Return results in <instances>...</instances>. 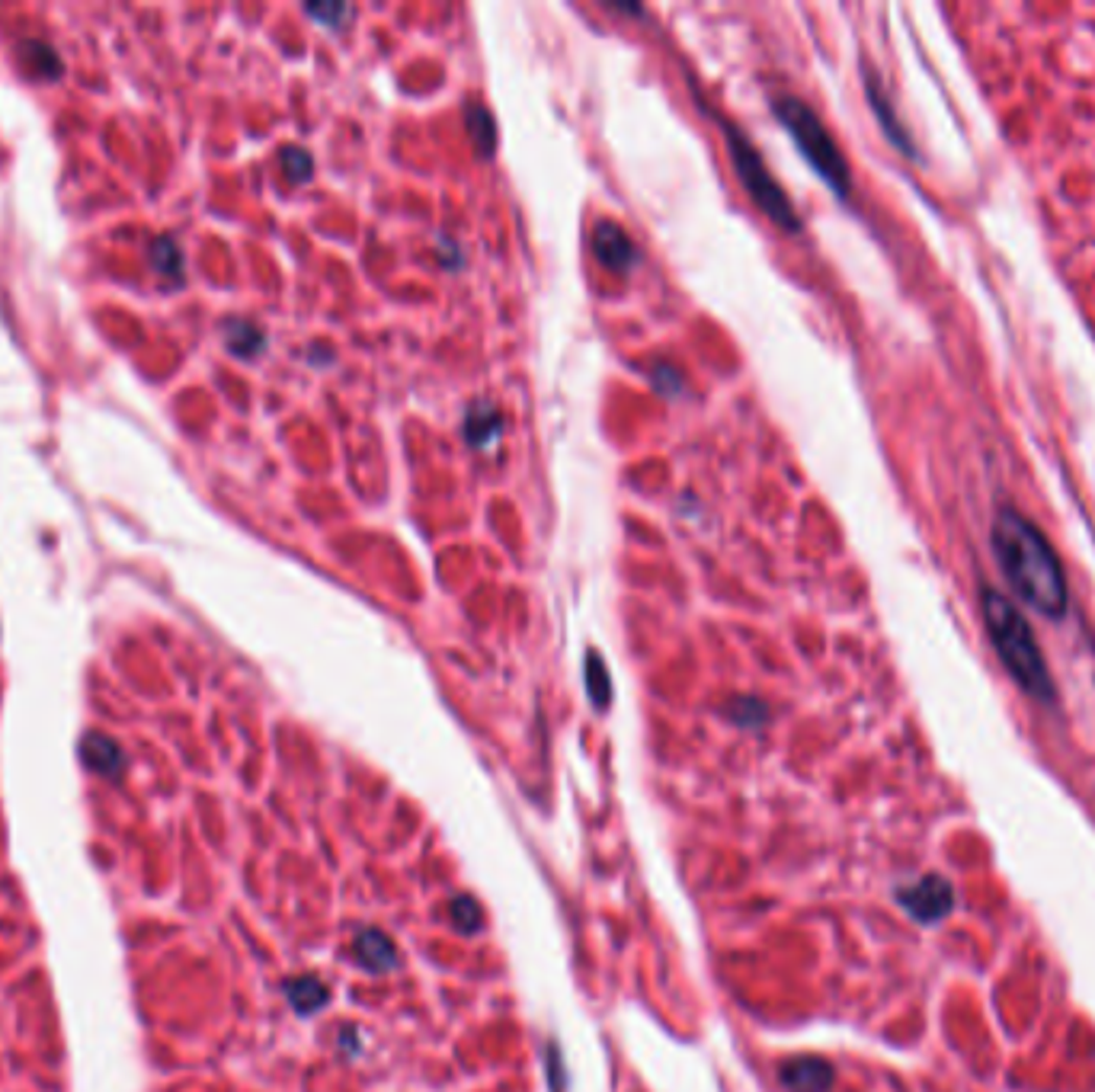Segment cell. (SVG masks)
Segmentation results:
<instances>
[{"mask_svg": "<svg viewBox=\"0 0 1095 1092\" xmlns=\"http://www.w3.org/2000/svg\"><path fill=\"white\" fill-rule=\"evenodd\" d=\"M26 59L36 62V71H39V74H59V71H62V62H59L55 55H51V48H45V45H39V42H29V45H26Z\"/></svg>", "mask_w": 1095, "mask_h": 1092, "instance_id": "cell-16", "label": "cell"}, {"mask_svg": "<svg viewBox=\"0 0 1095 1092\" xmlns=\"http://www.w3.org/2000/svg\"><path fill=\"white\" fill-rule=\"evenodd\" d=\"M897 901L904 904V910L919 919V923H938L945 919L955 907V891L952 884L945 878L938 874H926L919 878L916 884H910V888H904L897 894Z\"/></svg>", "mask_w": 1095, "mask_h": 1092, "instance_id": "cell-5", "label": "cell"}, {"mask_svg": "<svg viewBox=\"0 0 1095 1092\" xmlns=\"http://www.w3.org/2000/svg\"><path fill=\"white\" fill-rule=\"evenodd\" d=\"M865 90H868V103H871V110H874V116L881 119V129L884 132H888V138L907 154V158H916V147H913V141H910V135L904 132V126H900V119H897V113L891 110V99H888V93H884L881 90V84H877V77L874 74H868L865 77Z\"/></svg>", "mask_w": 1095, "mask_h": 1092, "instance_id": "cell-8", "label": "cell"}, {"mask_svg": "<svg viewBox=\"0 0 1095 1092\" xmlns=\"http://www.w3.org/2000/svg\"><path fill=\"white\" fill-rule=\"evenodd\" d=\"M304 10L330 29H343V23L352 17V7H343V4H307Z\"/></svg>", "mask_w": 1095, "mask_h": 1092, "instance_id": "cell-14", "label": "cell"}, {"mask_svg": "<svg viewBox=\"0 0 1095 1092\" xmlns=\"http://www.w3.org/2000/svg\"><path fill=\"white\" fill-rule=\"evenodd\" d=\"M785 1083L795 1092H823L832 1083V1070L823 1061H798L785 1070Z\"/></svg>", "mask_w": 1095, "mask_h": 1092, "instance_id": "cell-9", "label": "cell"}, {"mask_svg": "<svg viewBox=\"0 0 1095 1092\" xmlns=\"http://www.w3.org/2000/svg\"><path fill=\"white\" fill-rule=\"evenodd\" d=\"M228 343H231V349L237 352V356H253V352H259V349H264V334H259L253 324H247V321H231L228 324Z\"/></svg>", "mask_w": 1095, "mask_h": 1092, "instance_id": "cell-11", "label": "cell"}, {"mask_svg": "<svg viewBox=\"0 0 1095 1092\" xmlns=\"http://www.w3.org/2000/svg\"><path fill=\"white\" fill-rule=\"evenodd\" d=\"M651 382L657 385L660 394H676L683 388V376L676 366H669V362H657V366L651 369Z\"/></svg>", "mask_w": 1095, "mask_h": 1092, "instance_id": "cell-15", "label": "cell"}, {"mask_svg": "<svg viewBox=\"0 0 1095 1092\" xmlns=\"http://www.w3.org/2000/svg\"><path fill=\"white\" fill-rule=\"evenodd\" d=\"M593 253H596L599 264L606 270H612V273H624V270H632L638 264L635 241L624 234L615 222H599L593 228Z\"/></svg>", "mask_w": 1095, "mask_h": 1092, "instance_id": "cell-6", "label": "cell"}, {"mask_svg": "<svg viewBox=\"0 0 1095 1092\" xmlns=\"http://www.w3.org/2000/svg\"><path fill=\"white\" fill-rule=\"evenodd\" d=\"M772 113L778 116L781 126H785V132L792 135V141L804 154V161L820 174V180L840 199H846L849 186H852L849 164L843 158L840 144L832 141V135L820 122V116L798 96H775L772 99Z\"/></svg>", "mask_w": 1095, "mask_h": 1092, "instance_id": "cell-3", "label": "cell"}, {"mask_svg": "<svg viewBox=\"0 0 1095 1092\" xmlns=\"http://www.w3.org/2000/svg\"><path fill=\"white\" fill-rule=\"evenodd\" d=\"M587 676H590V689H593V699H596V702H606V699H609V676H606V666H602V660H599L596 654L590 657Z\"/></svg>", "mask_w": 1095, "mask_h": 1092, "instance_id": "cell-17", "label": "cell"}, {"mask_svg": "<svg viewBox=\"0 0 1095 1092\" xmlns=\"http://www.w3.org/2000/svg\"><path fill=\"white\" fill-rule=\"evenodd\" d=\"M980 606H983V625L989 632V641H994L1003 666L1019 683V689L1028 692L1034 702H1045V705L1054 702L1057 692H1054L1051 669L1045 663V654H1041V647H1037L1031 625L1016 609V602L997 590H983Z\"/></svg>", "mask_w": 1095, "mask_h": 1092, "instance_id": "cell-2", "label": "cell"}, {"mask_svg": "<svg viewBox=\"0 0 1095 1092\" xmlns=\"http://www.w3.org/2000/svg\"><path fill=\"white\" fill-rule=\"evenodd\" d=\"M467 132H472V141H475L481 158H491L494 147H497V122H494L491 110L481 107V103H472V107H467Z\"/></svg>", "mask_w": 1095, "mask_h": 1092, "instance_id": "cell-10", "label": "cell"}, {"mask_svg": "<svg viewBox=\"0 0 1095 1092\" xmlns=\"http://www.w3.org/2000/svg\"><path fill=\"white\" fill-rule=\"evenodd\" d=\"M724 138H727V151H730V161H734V170H737L740 183L747 186V192L753 196V202L762 209V215L792 234L801 231V219L795 212L789 192L781 189L778 180L769 174L766 161L759 158V151L744 138V132L737 126H730V122H724Z\"/></svg>", "mask_w": 1095, "mask_h": 1092, "instance_id": "cell-4", "label": "cell"}, {"mask_svg": "<svg viewBox=\"0 0 1095 1092\" xmlns=\"http://www.w3.org/2000/svg\"><path fill=\"white\" fill-rule=\"evenodd\" d=\"M84 759H87L93 769H99V772H116V766H119V750H116L110 741L90 737V741L84 744Z\"/></svg>", "mask_w": 1095, "mask_h": 1092, "instance_id": "cell-12", "label": "cell"}, {"mask_svg": "<svg viewBox=\"0 0 1095 1092\" xmlns=\"http://www.w3.org/2000/svg\"><path fill=\"white\" fill-rule=\"evenodd\" d=\"M994 539L997 561L1003 567V577L1009 587L1041 615L1048 618H1064L1070 609V593H1067V577L1054 545L1045 539L1031 519L1016 513L1012 506H1003L994 516Z\"/></svg>", "mask_w": 1095, "mask_h": 1092, "instance_id": "cell-1", "label": "cell"}, {"mask_svg": "<svg viewBox=\"0 0 1095 1092\" xmlns=\"http://www.w3.org/2000/svg\"><path fill=\"white\" fill-rule=\"evenodd\" d=\"M500 433H503V413H500L497 404L475 401L472 407H467V413H464V439H467V446L487 452V449H494L500 442Z\"/></svg>", "mask_w": 1095, "mask_h": 1092, "instance_id": "cell-7", "label": "cell"}, {"mask_svg": "<svg viewBox=\"0 0 1095 1092\" xmlns=\"http://www.w3.org/2000/svg\"><path fill=\"white\" fill-rule=\"evenodd\" d=\"M282 170H286L289 180L304 183L311 174H315V161H311V154L301 151V147H286L282 151Z\"/></svg>", "mask_w": 1095, "mask_h": 1092, "instance_id": "cell-13", "label": "cell"}]
</instances>
